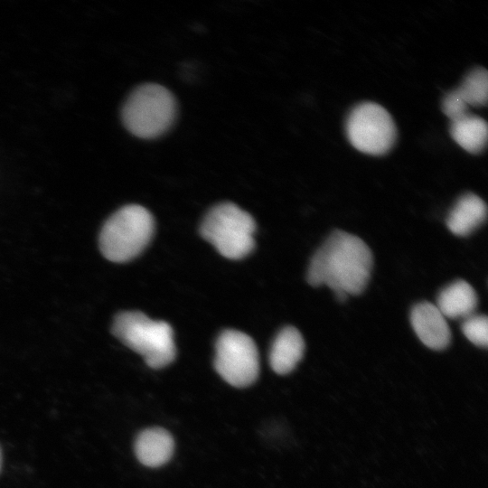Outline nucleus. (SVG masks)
<instances>
[{
	"label": "nucleus",
	"mask_w": 488,
	"mask_h": 488,
	"mask_svg": "<svg viewBox=\"0 0 488 488\" xmlns=\"http://www.w3.org/2000/svg\"><path fill=\"white\" fill-rule=\"evenodd\" d=\"M468 107L457 89L447 93L442 103L443 111L451 121L457 120L468 115Z\"/></svg>",
	"instance_id": "16"
},
{
	"label": "nucleus",
	"mask_w": 488,
	"mask_h": 488,
	"mask_svg": "<svg viewBox=\"0 0 488 488\" xmlns=\"http://www.w3.org/2000/svg\"><path fill=\"white\" fill-rule=\"evenodd\" d=\"M155 230L153 215L143 206L129 204L112 214L99 234V249L112 262L123 263L138 256Z\"/></svg>",
	"instance_id": "3"
},
{
	"label": "nucleus",
	"mask_w": 488,
	"mask_h": 488,
	"mask_svg": "<svg viewBox=\"0 0 488 488\" xmlns=\"http://www.w3.org/2000/svg\"><path fill=\"white\" fill-rule=\"evenodd\" d=\"M410 323L419 340L435 351L445 350L451 342L446 318L436 305L424 301L416 304L410 312Z\"/></svg>",
	"instance_id": "8"
},
{
	"label": "nucleus",
	"mask_w": 488,
	"mask_h": 488,
	"mask_svg": "<svg viewBox=\"0 0 488 488\" xmlns=\"http://www.w3.org/2000/svg\"><path fill=\"white\" fill-rule=\"evenodd\" d=\"M175 114L174 97L155 83H145L135 89L122 108L125 127L141 138H154L164 133Z\"/></svg>",
	"instance_id": "5"
},
{
	"label": "nucleus",
	"mask_w": 488,
	"mask_h": 488,
	"mask_svg": "<svg viewBox=\"0 0 488 488\" xmlns=\"http://www.w3.org/2000/svg\"><path fill=\"white\" fill-rule=\"evenodd\" d=\"M450 134L461 147L472 154L483 152L487 144V124L477 116L468 114L451 121Z\"/></svg>",
	"instance_id": "13"
},
{
	"label": "nucleus",
	"mask_w": 488,
	"mask_h": 488,
	"mask_svg": "<svg viewBox=\"0 0 488 488\" xmlns=\"http://www.w3.org/2000/svg\"><path fill=\"white\" fill-rule=\"evenodd\" d=\"M487 70L477 68L471 71L456 89L468 106H483L487 102Z\"/></svg>",
	"instance_id": "14"
},
{
	"label": "nucleus",
	"mask_w": 488,
	"mask_h": 488,
	"mask_svg": "<svg viewBox=\"0 0 488 488\" xmlns=\"http://www.w3.org/2000/svg\"><path fill=\"white\" fill-rule=\"evenodd\" d=\"M112 333L153 369L163 368L175 358L174 332L164 321H154L137 311L122 312L114 319Z\"/></svg>",
	"instance_id": "2"
},
{
	"label": "nucleus",
	"mask_w": 488,
	"mask_h": 488,
	"mask_svg": "<svg viewBox=\"0 0 488 488\" xmlns=\"http://www.w3.org/2000/svg\"><path fill=\"white\" fill-rule=\"evenodd\" d=\"M372 266V252L361 238L335 230L312 257L306 279L312 286H327L343 302L364 291Z\"/></svg>",
	"instance_id": "1"
},
{
	"label": "nucleus",
	"mask_w": 488,
	"mask_h": 488,
	"mask_svg": "<svg viewBox=\"0 0 488 488\" xmlns=\"http://www.w3.org/2000/svg\"><path fill=\"white\" fill-rule=\"evenodd\" d=\"M174 447L172 436L160 427L144 430L138 435L135 443L137 459L149 467L164 465L172 457Z\"/></svg>",
	"instance_id": "12"
},
{
	"label": "nucleus",
	"mask_w": 488,
	"mask_h": 488,
	"mask_svg": "<svg viewBox=\"0 0 488 488\" xmlns=\"http://www.w3.org/2000/svg\"><path fill=\"white\" fill-rule=\"evenodd\" d=\"M350 143L359 151L371 155L386 154L396 139V126L389 113L380 105L363 102L357 105L346 120Z\"/></svg>",
	"instance_id": "6"
},
{
	"label": "nucleus",
	"mask_w": 488,
	"mask_h": 488,
	"mask_svg": "<svg viewBox=\"0 0 488 488\" xmlns=\"http://www.w3.org/2000/svg\"><path fill=\"white\" fill-rule=\"evenodd\" d=\"M255 230L252 216L231 202L212 207L200 229L202 237L230 259L243 258L253 250Z\"/></svg>",
	"instance_id": "4"
},
{
	"label": "nucleus",
	"mask_w": 488,
	"mask_h": 488,
	"mask_svg": "<svg viewBox=\"0 0 488 488\" xmlns=\"http://www.w3.org/2000/svg\"><path fill=\"white\" fill-rule=\"evenodd\" d=\"M304 352L305 341L301 333L293 326H286L273 342L269 353L270 366L277 374H287L301 361Z\"/></svg>",
	"instance_id": "10"
},
{
	"label": "nucleus",
	"mask_w": 488,
	"mask_h": 488,
	"mask_svg": "<svg viewBox=\"0 0 488 488\" xmlns=\"http://www.w3.org/2000/svg\"><path fill=\"white\" fill-rule=\"evenodd\" d=\"M478 298L474 288L458 279L444 287L436 298V307L446 318H466L474 314Z\"/></svg>",
	"instance_id": "11"
},
{
	"label": "nucleus",
	"mask_w": 488,
	"mask_h": 488,
	"mask_svg": "<svg viewBox=\"0 0 488 488\" xmlns=\"http://www.w3.org/2000/svg\"><path fill=\"white\" fill-rule=\"evenodd\" d=\"M462 331L465 336L476 346L487 347L488 322L486 315L474 314L465 318Z\"/></svg>",
	"instance_id": "15"
},
{
	"label": "nucleus",
	"mask_w": 488,
	"mask_h": 488,
	"mask_svg": "<svg viewBox=\"0 0 488 488\" xmlns=\"http://www.w3.org/2000/svg\"><path fill=\"white\" fill-rule=\"evenodd\" d=\"M1 465H2V453H1V449H0V469H1Z\"/></svg>",
	"instance_id": "17"
},
{
	"label": "nucleus",
	"mask_w": 488,
	"mask_h": 488,
	"mask_svg": "<svg viewBox=\"0 0 488 488\" xmlns=\"http://www.w3.org/2000/svg\"><path fill=\"white\" fill-rule=\"evenodd\" d=\"M484 201L474 193L461 196L446 218V226L455 235L465 237L473 233L486 220Z\"/></svg>",
	"instance_id": "9"
},
{
	"label": "nucleus",
	"mask_w": 488,
	"mask_h": 488,
	"mask_svg": "<svg viewBox=\"0 0 488 488\" xmlns=\"http://www.w3.org/2000/svg\"><path fill=\"white\" fill-rule=\"evenodd\" d=\"M214 367L234 387L251 385L259 372L258 352L252 338L237 330L223 331L216 342Z\"/></svg>",
	"instance_id": "7"
}]
</instances>
